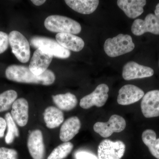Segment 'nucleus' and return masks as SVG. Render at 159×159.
<instances>
[{
	"label": "nucleus",
	"instance_id": "f257e3e1",
	"mask_svg": "<svg viewBox=\"0 0 159 159\" xmlns=\"http://www.w3.org/2000/svg\"><path fill=\"white\" fill-rule=\"evenodd\" d=\"M6 78L11 81L27 84L50 85L54 82L55 75L52 71L47 70L41 75H35L28 67L22 65H12L6 70Z\"/></svg>",
	"mask_w": 159,
	"mask_h": 159
},
{
	"label": "nucleus",
	"instance_id": "f03ea898",
	"mask_svg": "<svg viewBox=\"0 0 159 159\" xmlns=\"http://www.w3.org/2000/svg\"><path fill=\"white\" fill-rule=\"evenodd\" d=\"M44 26L48 31L58 33L75 34L81 31V25L75 20L56 15L48 16L45 20Z\"/></svg>",
	"mask_w": 159,
	"mask_h": 159
},
{
	"label": "nucleus",
	"instance_id": "7ed1b4c3",
	"mask_svg": "<svg viewBox=\"0 0 159 159\" xmlns=\"http://www.w3.org/2000/svg\"><path fill=\"white\" fill-rule=\"evenodd\" d=\"M132 38L129 34H120L107 39L104 44L106 54L110 57H116L129 53L134 49Z\"/></svg>",
	"mask_w": 159,
	"mask_h": 159
},
{
	"label": "nucleus",
	"instance_id": "20e7f679",
	"mask_svg": "<svg viewBox=\"0 0 159 159\" xmlns=\"http://www.w3.org/2000/svg\"><path fill=\"white\" fill-rule=\"evenodd\" d=\"M30 44L35 49H40L46 53L61 59L70 56L71 52L60 45L56 40L50 38L35 36L30 39Z\"/></svg>",
	"mask_w": 159,
	"mask_h": 159
},
{
	"label": "nucleus",
	"instance_id": "39448f33",
	"mask_svg": "<svg viewBox=\"0 0 159 159\" xmlns=\"http://www.w3.org/2000/svg\"><path fill=\"white\" fill-rule=\"evenodd\" d=\"M9 43L12 52L22 63L29 61L30 57V43L25 37L17 31H11L9 35Z\"/></svg>",
	"mask_w": 159,
	"mask_h": 159
},
{
	"label": "nucleus",
	"instance_id": "423d86ee",
	"mask_svg": "<svg viewBox=\"0 0 159 159\" xmlns=\"http://www.w3.org/2000/svg\"><path fill=\"white\" fill-rule=\"evenodd\" d=\"M125 145L121 141L105 139L98 146V159H121L125 153Z\"/></svg>",
	"mask_w": 159,
	"mask_h": 159
},
{
	"label": "nucleus",
	"instance_id": "0eeeda50",
	"mask_svg": "<svg viewBox=\"0 0 159 159\" xmlns=\"http://www.w3.org/2000/svg\"><path fill=\"white\" fill-rule=\"evenodd\" d=\"M126 126L125 119L119 115H112L108 122H97L94 124V130L101 137L107 138L110 137L114 133H120Z\"/></svg>",
	"mask_w": 159,
	"mask_h": 159
},
{
	"label": "nucleus",
	"instance_id": "6e6552de",
	"mask_svg": "<svg viewBox=\"0 0 159 159\" xmlns=\"http://www.w3.org/2000/svg\"><path fill=\"white\" fill-rule=\"evenodd\" d=\"M109 89L105 84H99L95 90L80 99V105L82 108L87 109L92 107H101L105 104L108 98Z\"/></svg>",
	"mask_w": 159,
	"mask_h": 159
},
{
	"label": "nucleus",
	"instance_id": "1a4fd4ad",
	"mask_svg": "<svg viewBox=\"0 0 159 159\" xmlns=\"http://www.w3.org/2000/svg\"><path fill=\"white\" fill-rule=\"evenodd\" d=\"M131 31L134 35L140 36L146 32L159 34V20L156 16L149 13L145 20L138 19L135 20L131 27Z\"/></svg>",
	"mask_w": 159,
	"mask_h": 159
},
{
	"label": "nucleus",
	"instance_id": "9d476101",
	"mask_svg": "<svg viewBox=\"0 0 159 159\" xmlns=\"http://www.w3.org/2000/svg\"><path fill=\"white\" fill-rule=\"evenodd\" d=\"M141 107L145 118L159 116V90L149 91L145 94L142 98Z\"/></svg>",
	"mask_w": 159,
	"mask_h": 159
},
{
	"label": "nucleus",
	"instance_id": "9b49d317",
	"mask_svg": "<svg viewBox=\"0 0 159 159\" xmlns=\"http://www.w3.org/2000/svg\"><path fill=\"white\" fill-rule=\"evenodd\" d=\"M154 74L153 69L131 61L125 64L122 70V77L125 80L150 77Z\"/></svg>",
	"mask_w": 159,
	"mask_h": 159
},
{
	"label": "nucleus",
	"instance_id": "f8f14e48",
	"mask_svg": "<svg viewBox=\"0 0 159 159\" xmlns=\"http://www.w3.org/2000/svg\"><path fill=\"white\" fill-rule=\"evenodd\" d=\"M28 148L33 159H44L45 148L42 132L39 129L32 131L28 140Z\"/></svg>",
	"mask_w": 159,
	"mask_h": 159
},
{
	"label": "nucleus",
	"instance_id": "ddd939ff",
	"mask_svg": "<svg viewBox=\"0 0 159 159\" xmlns=\"http://www.w3.org/2000/svg\"><path fill=\"white\" fill-rule=\"evenodd\" d=\"M144 95V91L136 86L126 84L119 90L117 102L120 105H130L138 102Z\"/></svg>",
	"mask_w": 159,
	"mask_h": 159
},
{
	"label": "nucleus",
	"instance_id": "4468645a",
	"mask_svg": "<svg viewBox=\"0 0 159 159\" xmlns=\"http://www.w3.org/2000/svg\"><path fill=\"white\" fill-rule=\"evenodd\" d=\"M53 56L40 49L34 51L29 66L30 70L39 76L44 73L50 66Z\"/></svg>",
	"mask_w": 159,
	"mask_h": 159
},
{
	"label": "nucleus",
	"instance_id": "2eb2a0df",
	"mask_svg": "<svg viewBox=\"0 0 159 159\" xmlns=\"http://www.w3.org/2000/svg\"><path fill=\"white\" fill-rule=\"evenodd\" d=\"M11 115L15 122L19 126H25L29 120V106L25 98L16 99L12 104Z\"/></svg>",
	"mask_w": 159,
	"mask_h": 159
},
{
	"label": "nucleus",
	"instance_id": "dca6fc26",
	"mask_svg": "<svg viewBox=\"0 0 159 159\" xmlns=\"http://www.w3.org/2000/svg\"><path fill=\"white\" fill-rule=\"evenodd\" d=\"M117 5L124 11L126 16L134 19L140 16L144 11V6L146 4L145 0H118Z\"/></svg>",
	"mask_w": 159,
	"mask_h": 159
},
{
	"label": "nucleus",
	"instance_id": "f3484780",
	"mask_svg": "<svg viewBox=\"0 0 159 159\" xmlns=\"http://www.w3.org/2000/svg\"><path fill=\"white\" fill-rule=\"evenodd\" d=\"M81 123L77 116L70 117L64 122L60 131V139L63 142H68L79 133Z\"/></svg>",
	"mask_w": 159,
	"mask_h": 159
},
{
	"label": "nucleus",
	"instance_id": "a211bd4d",
	"mask_svg": "<svg viewBox=\"0 0 159 159\" xmlns=\"http://www.w3.org/2000/svg\"><path fill=\"white\" fill-rule=\"evenodd\" d=\"M56 41L65 48L69 51L79 52L84 46V42L81 38L69 33H57Z\"/></svg>",
	"mask_w": 159,
	"mask_h": 159
},
{
	"label": "nucleus",
	"instance_id": "6ab92c4d",
	"mask_svg": "<svg viewBox=\"0 0 159 159\" xmlns=\"http://www.w3.org/2000/svg\"><path fill=\"white\" fill-rule=\"evenodd\" d=\"M65 2L71 9L83 14L93 13L99 4L98 0H66Z\"/></svg>",
	"mask_w": 159,
	"mask_h": 159
},
{
	"label": "nucleus",
	"instance_id": "aec40b11",
	"mask_svg": "<svg viewBox=\"0 0 159 159\" xmlns=\"http://www.w3.org/2000/svg\"><path fill=\"white\" fill-rule=\"evenodd\" d=\"M64 119L62 111L54 107H47L44 112V120L47 127L49 129L58 127L63 122Z\"/></svg>",
	"mask_w": 159,
	"mask_h": 159
},
{
	"label": "nucleus",
	"instance_id": "412c9836",
	"mask_svg": "<svg viewBox=\"0 0 159 159\" xmlns=\"http://www.w3.org/2000/svg\"><path fill=\"white\" fill-rule=\"evenodd\" d=\"M54 103L61 110H72L77 105V97L70 93L66 94H58L52 96Z\"/></svg>",
	"mask_w": 159,
	"mask_h": 159
},
{
	"label": "nucleus",
	"instance_id": "4be33fe9",
	"mask_svg": "<svg viewBox=\"0 0 159 159\" xmlns=\"http://www.w3.org/2000/svg\"><path fill=\"white\" fill-rule=\"evenodd\" d=\"M142 140L151 154L159 159V139H157L155 132L150 129L144 131L142 134Z\"/></svg>",
	"mask_w": 159,
	"mask_h": 159
},
{
	"label": "nucleus",
	"instance_id": "5701e85b",
	"mask_svg": "<svg viewBox=\"0 0 159 159\" xmlns=\"http://www.w3.org/2000/svg\"><path fill=\"white\" fill-rule=\"evenodd\" d=\"M5 120L7 127V132L5 138V141L6 144H10L13 142L15 138L19 136V131L10 113L6 114Z\"/></svg>",
	"mask_w": 159,
	"mask_h": 159
},
{
	"label": "nucleus",
	"instance_id": "b1692460",
	"mask_svg": "<svg viewBox=\"0 0 159 159\" xmlns=\"http://www.w3.org/2000/svg\"><path fill=\"white\" fill-rule=\"evenodd\" d=\"M17 97V93L13 90H9L0 94V112L10 109Z\"/></svg>",
	"mask_w": 159,
	"mask_h": 159
},
{
	"label": "nucleus",
	"instance_id": "393cba45",
	"mask_svg": "<svg viewBox=\"0 0 159 159\" xmlns=\"http://www.w3.org/2000/svg\"><path fill=\"white\" fill-rule=\"evenodd\" d=\"M74 145L70 142H64L52 151L48 159H63L70 153Z\"/></svg>",
	"mask_w": 159,
	"mask_h": 159
},
{
	"label": "nucleus",
	"instance_id": "a878e982",
	"mask_svg": "<svg viewBox=\"0 0 159 159\" xmlns=\"http://www.w3.org/2000/svg\"><path fill=\"white\" fill-rule=\"evenodd\" d=\"M18 153L16 150L5 147L0 148V159H17Z\"/></svg>",
	"mask_w": 159,
	"mask_h": 159
},
{
	"label": "nucleus",
	"instance_id": "bb28decb",
	"mask_svg": "<svg viewBox=\"0 0 159 159\" xmlns=\"http://www.w3.org/2000/svg\"><path fill=\"white\" fill-rule=\"evenodd\" d=\"M9 44V35L7 33L0 31V54L7 50Z\"/></svg>",
	"mask_w": 159,
	"mask_h": 159
},
{
	"label": "nucleus",
	"instance_id": "cd10ccee",
	"mask_svg": "<svg viewBox=\"0 0 159 159\" xmlns=\"http://www.w3.org/2000/svg\"><path fill=\"white\" fill-rule=\"evenodd\" d=\"M75 159H98L96 155L89 152L80 151L75 154Z\"/></svg>",
	"mask_w": 159,
	"mask_h": 159
},
{
	"label": "nucleus",
	"instance_id": "c85d7f7f",
	"mask_svg": "<svg viewBox=\"0 0 159 159\" xmlns=\"http://www.w3.org/2000/svg\"><path fill=\"white\" fill-rule=\"evenodd\" d=\"M6 127L7 124L6 120L2 117H0V139L4 137Z\"/></svg>",
	"mask_w": 159,
	"mask_h": 159
},
{
	"label": "nucleus",
	"instance_id": "c756f323",
	"mask_svg": "<svg viewBox=\"0 0 159 159\" xmlns=\"http://www.w3.org/2000/svg\"><path fill=\"white\" fill-rule=\"evenodd\" d=\"M31 2L36 6H40L43 5L46 1L45 0H32Z\"/></svg>",
	"mask_w": 159,
	"mask_h": 159
},
{
	"label": "nucleus",
	"instance_id": "7c9ffc66",
	"mask_svg": "<svg viewBox=\"0 0 159 159\" xmlns=\"http://www.w3.org/2000/svg\"><path fill=\"white\" fill-rule=\"evenodd\" d=\"M155 15L159 20V3L157 5L155 10Z\"/></svg>",
	"mask_w": 159,
	"mask_h": 159
}]
</instances>
